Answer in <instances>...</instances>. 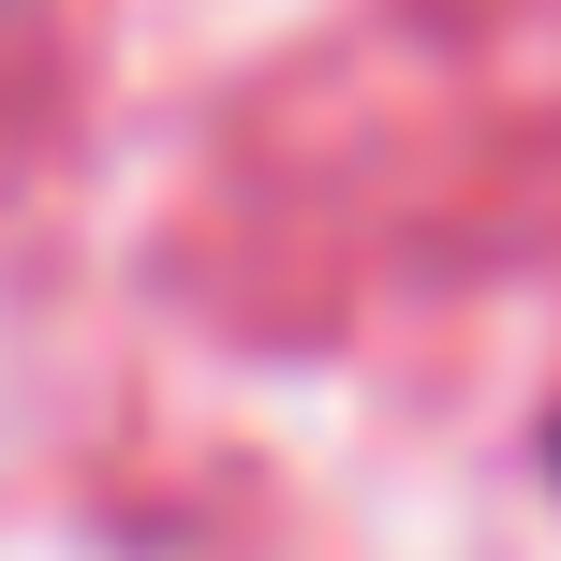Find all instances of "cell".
I'll return each mask as SVG.
<instances>
[]
</instances>
